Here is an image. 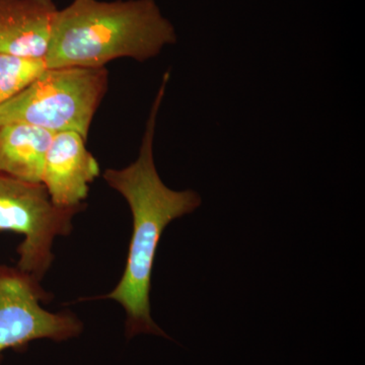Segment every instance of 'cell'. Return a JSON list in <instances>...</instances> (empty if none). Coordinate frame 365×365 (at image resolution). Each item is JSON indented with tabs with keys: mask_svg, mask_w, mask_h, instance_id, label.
Instances as JSON below:
<instances>
[{
	"mask_svg": "<svg viewBox=\"0 0 365 365\" xmlns=\"http://www.w3.org/2000/svg\"><path fill=\"white\" fill-rule=\"evenodd\" d=\"M169 78L170 71H167L151 107L138 158L125 169L104 173L107 184L126 199L133 230L121 280L112 292L98 299H113L124 307L129 339L139 334L170 339L151 318L150 294L155 255L168 225L201 205V197L193 190L175 191L165 186L153 160L155 124Z\"/></svg>",
	"mask_w": 365,
	"mask_h": 365,
	"instance_id": "cell-1",
	"label": "cell"
},
{
	"mask_svg": "<svg viewBox=\"0 0 365 365\" xmlns=\"http://www.w3.org/2000/svg\"><path fill=\"white\" fill-rule=\"evenodd\" d=\"M46 58L0 53V105L16 97L47 71Z\"/></svg>",
	"mask_w": 365,
	"mask_h": 365,
	"instance_id": "cell-9",
	"label": "cell"
},
{
	"mask_svg": "<svg viewBox=\"0 0 365 365\" xmlns=\"http://www.w3.org/2000/svg\"><path fill=\"white\" fill-rule=\"evenodd\" d=\"M78 132L55 133L46 155L41 184L53 204L62 208L76 207L88 195L90 184L100 175L98 160Z\"/></svg>",
	"mask_w": 365,
	"mask_h": 365,
	"instance_id": "cell-6",
	"label": "cell"
},
{
	"mask_svg": "<svg viewBox=\"0 0 365 365\" xmlns=\"http://www.w3.org/2000/svg\"><path fill=\"white\" fill-rule=\"evenodd\" d=\"M55 132L25 123L0 126V174L41 184Z\"/></svg>",
	"mask_w": 365,
	"mask_h": 365,
	"instance_id": "cell-8",
	"label": "cell"
},
{
	"mask_svg": "<svg viewBox=\"0 0 365 365\" xmlns=\"http://www.w3.org/2000/svg\"><path fill=\"white\" fill-rule=\"evenodd\" d=\"M109 85L106 67L48 68L28 88L0 105V126L25 123L88 138Z\"/></svg>",
	"mask_w": 365,
	"mask_h": 365,
	"instance_id": "cell-3",
	"label": "cell"
},
{
	"mask_svg": "<svg viewBox=\"0 0 365 365\" xmlns=\"http://www.w3.org/2000/svg\"><path fill=\"white\" fill-rule=\"evenodd\" d=\"M58 11L53 0H0V53L46 58Z\"/></svg>",
	"mask_w": 365,
	"mask_h": 365,
	"instance_id": "cell-7",
	"label": "cell"
},
{
	"mask_svg": "<svg viewBox=\"0 0 365 365\" xmlns=\"http://www.w3.org/2000/svg\"><path fill=\"white\" fill-rule=\"evenodd\" d=\"M85 206L62 208L53 204L42 184H31L0 174V232L24 235L18 248V268L42 280L54 256L52 245L68 235L72 218Z\"/></svg>",
	"mask_w": 365,
	"mask_h": 365,
	"instance_id": "cell-4",
	"label": "cell"
},
{
	"mask_svg": "<svg viewBox=\"0 0 365 365\" xmlns=\"http://www.w3.org/2000/svg\"><path fill=\"white\" fill-rule=\"evenodd\" d=\"M176 42L155 0H74L57 14L46 62L48 68H100L122 57L144 62Z\"/></svg>",
	"mask_w": 365,
	"mask_h": 365,
	"instance_id": "cell-2",
	"label": "cell"
},
{
	"mask_svg": "<svg viewBox=\"0 0 365 365\" xmlns=\"http://www.w3.org/2000/svg\"><path fill=\"white\" fill-rule=\"evenodd\" d=\"M49 299L32 275L0 265V359L6 350H26L35 340L61 342L81 333L83 323L74 314H53L41 307Z\"/></svg>",
	"mask_w": 365,
	"mask_h": 365,
	"instance_id": "cell-5",
	"label": "cell"
}]
</instances>
